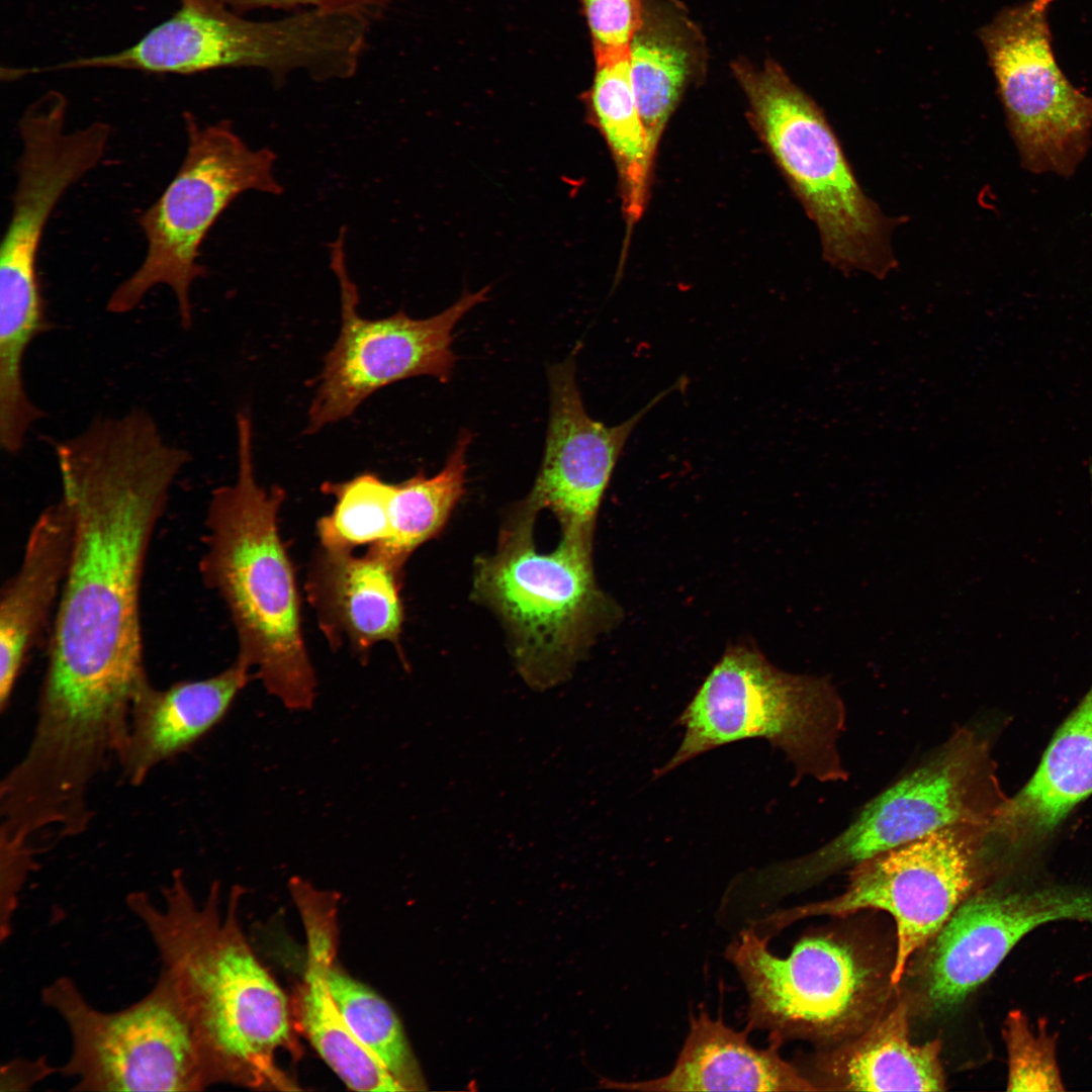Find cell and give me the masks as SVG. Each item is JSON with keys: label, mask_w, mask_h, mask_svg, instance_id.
<instances>
[{"label": "cell", "mask_w": 1092, "mask_h": 1092, "mask_svg": "<svg viewBox=\"0 0 1092 1092\" xmlns=\"http://www.w3.org/2000/svg\"><path fill=\"white\" fill-rule=\"evenodd\" d=\"M56 457L72 545L40 685L131 700L151 684L140 611L147 554L190 455L133 408L93 420Z\"/></svg>", "instance_id": "6da1fadb"}, {"label": "cell", "mask_w": 1092, "mask_h": 1092, "mask_svg": "<svg viewBox=\"0 0 1092 1092\" xmlns=\"http://www.w3.org/2000/svg\"><path fill=\"white\" fill-rule=\"evenodd\" d=\"M242 894L234 886L223 904L214 882L199 902L177 869L161 889V904L145 891L130 892L125 902L186 1013L209 1085L298 1090L278 1062L282 1054H301L291 1000L248 941Z\"/></svg>", "instance_id": "7a4b0ae2"}, {"label": "cell", "mask_w": 1092, "mask_h": 1092, "mask_svg": "<svg viewBox=\"0 0 1092 1092\" xmlns=\"http://www.w3.org/2000/svg\"><path fill=\"white\" fill-rule=\"evenodd\" d=\"M238 475L211 493L205 519L203 582L225 604L239 642L237 658L255 668L287 709L305 711L316 676L302 634L301 606L278 514L285 492L258 484L250 417L237 418Z\"/></svg>", "instance_id": "3957f363"}, {"label": "cell", "mask_w": 1092, "mask_h": 1092, "mask_svg": "<svg viewBox=\"0 0 1092 1092\" xmlns=\"http://www.w3.org/2000/svg\"><path fill=\"white\" fill-rule=\"evenodd\" d=\"M731 69L754 129L817 228L824 260L845 274L889 275L894 221L863 191L821 108L772 60L738 59Z\"/></svg>", "instance_id": "277c9868"}, {"label": "cell", "mask_w": 1092, "mask_h": 1092, "mask_svg": "<svg viewBox=\"0 0 1092 1092\" xmlns=\"http://www.w3.org/2000/svg\"><path fill=\"white\" fill-rule=\"evenodd\" d=\"M538 513L526 499L512 508L494 553L477 561L473 595L499 617L520 673L546 688L571 672L608 621L609 604L594 577L593 535L562 533L554 551L539 553Z\"/></svg>", "instance_id": "5b68a950"}, {"label": "cell", "mask_w": 1092, "mask_h": 1092, "mask_svg": "<svg viewBox=\"0 0 1092 1092\" xmlns=\"http://www.w3.org/2000/svg\"><path fill=\"white\" fill-rule=\"evenodd\" d=\"M682 740L657 776L716 747L762 738L781 749L797 776L847 779L839 751L843 702L829 680L785 672L758 651L731 647L677 718Z\"/></svg>", "instance_id": "8992f818"}, {"label": "cell", "mask_w": 1092, "mask_h": 1092, "mask_svg": "<svg viewBox=\"0 0 1092 1092\" xmlns=\"http://www.w3.org/2000/svg\"><path fill=\"white\" fill-rule=\"evenodd\" d=\"M365 38V19L309 9L272 21L238 16L213 0H181L180 8L134 44L81 58L46 71L111 68L159 74H194L255 67L283 74L307 70L321 77L354 73Z\"/></svg>", "instance_id": "52a82bcc"}, {"label": "cell", "mask_w": 1092, "mask_h": 1092, "mask_svg": "<svg viewBox=\"0 0 1092 1092\" xmlns=\"http://www.w3.org/2000/svg\"><path fill=\"white\" fill-rule=\"evenodd\" d=\"M1006 799L989 742L963 727L913 769L870 800L813 852L758 873L763 890L791 891L944 827L993 824Z\"/></svg>", "instance_id": "ba28073f"}, {"label": "cell", "mask_w": 1092, "mask_h": 1092, "mask_svg": "<svg viewBox=\"0 0 1092 1092\" xmlns=\"http://www.w3.org/2000/svg\"><path fill=\"white\" fill-rule=\"evenodd\" d=\"M186 152L175 176L159 198L138 219L146 255L111 292L106 309L115 314L133 310L155 287L173 292L181 326L192 325L190 291L205 274L198 262L208 232L239 195L254 190L280 194L274 173L275 154L252 149L226 120L201 124L184 114Z\"/></svg>", "instance_id": "9c48e42d"}, {"label": "cell", "mask_w": 1092, "mask_h": 1092, "mask_svg": "<svg viewBox=\"0 0 1092 1092\" xmlns=\"http://www.w3.org/2000/svg\"><path fill=\"white\" fill-rule=\"evenodd\" d=\"M42 1004L69 1031L71 1050L58 1069L74 1091L197 1092L210 1087L200 1049L171 983L163 975L131 1005L93 1006L76 982L59 977Z\"/></svg>", "instance_id": "30bf717a"}, {"label": "cell", "mask_w": 1092, "mask_h": 1092, "mask_svg": "<svg viewBox=\"0 0 1092 1092\" xmlns=\"http://www.w3.org/2000/svg\"><path fill=\"white\" fill-rule=\"evenodd\" d=\"M992 827L948 826L877 854L852 868L840 895L775 913L761 925L768 932L805 917L886 911L896 924L890 982L897 985L911 957L928 943L967 897L983 887L995 842Z\"/></svg>", "instance_id": "8fae6325"}, {"label": "cell", "mask_w": 1092, "mask_h": 1092, "mask_svg": "<svg viewBox=\"0 0 1092 1092\" xmlns=\"http://www.w3.org/2000/svg\"><path fill=\"white\" fill-rule=\"evenodd\" d=\"M68 103L48 91L21 114V144L10 219L0 249V340L24 348L46 320L37 259L49 218L65 193L102 161L112 128L104 121L67 128Z\"/></svg>", "instance_id": "7c38bea8"}, {"label": "cell", "mask_w": 1092, "mask_h": 1092, "mask_svg": "<svg viewBox=\"0 0 1092 1092\" xmlns=\"http://www.w3.org/2000/svg\"><path fill=\"white\" fill-rule=\"evenodd\" d=\"M767 941L751 927L726 951L747 992L749 1030L768 1031L776 1044L826 1036L856 1027L878 1006L881 972L851 943L808 935L780 958Z\"/></svg>", "instance_id": "4fadbf2b"}, {"label": "cell", "mask_w": 1092, "mask_h": 1092, "mask_svg": "<svg viewBox=\"0 0 1092 1092\" xmlns=\"http://www.w3.org/2000/svg\"><path fill=\"white\" fill-rule=\"evenodd\" d=\"M1055 0L1002 9L979 31L1022 167L1069 178L1086 157L1092 96L1059 67L1048 12Z\"/></svg>", "instance_id": "5bb4252c"}, {"label": "cell", "mask_w": 1092, "mask_h": 1092, "mask_svg": "<svg viewBox=\"0 0 1092 1092\" xmlns=\"http://www.w3.org/2000/svg\"><path fill=\"white\" fill-rule=\"evenodd\" d=\"M344 242L345 229H341L330 250L331 268L340 286L341 329L325 357L308 410L307 433L351 416L369 395L393 382L423 375L447 382L456 362L453 330L489 292V286L465 292L442 312L423 320L403 311L379 320L362 317Z\"/></svg>", "instance_id": "9a60e30c"}, {"label": "cell", "mask_w": 1092, "mask_h": 1092, "mask_svg": "<svg viewBox=\"0 0 1092 1092\" xmlns=\"http://www.w3.org/2000/svg\"><path fill=\"white\" fill-rule=\"evenodd\" d=\"M1059 920L1092 922V891L1060 885L975 891L923 947L919 980L925 1005L936 1012L953 1008L1022 937Z\"/></svg>", "instance_id": "2e32d148"}, {"label": "cell", "mask_w": 1092, "mask_h": 1092, "mask_svg": "<svg viewBox=\"0 0 1092 1092\" xmlns=\"http://www.w3.org/2000/svg\"><path fill=\"white\" fill-rule=\"evenodd\" d=\"M550 417L541 467L526 500L550 510L562 532L593 534L602 497L623 448L640 421L679 380L653 397L625 422L607 426L592 419L583 405L572 357L551 366Z\"/></svg>", "instance_id": "e0dca14e"}, {"label": "cell", "mask_w": 1092, "mask_h": 1092, "mask_svg": "<svg viewBox=\"0 0 1092 1092\" xmlns=\"http://www.w3.org/2000/svg\"><path fill=\"white\" fill-rule=\"evenodd\" d=\"M289 891L306 941L304 973L291 999L298 1032L349 1089L404 1091L350 1031L328 988L327 968L339 946L338 893L299 877L290 880Z\"/></svg>", "instance_id": "ac0fdd59"}, {"label": "cell", "mask_w": 1092, "mask_h": 1092, "mask_svg": "<svg viewBox=\"0 0 1092 1092\" xmlns=\"http://www.w3.org/2000/svg\"><path fill=\"white\" fill-rule=\"evenodd\" d=\"M402 571L376 553L322 547L306 592L333 647L348 644L360 657L379 642L397 643L403 621Z\"/></svg>", "instance_id": "d6986e66"}, {"label": "cell", "mask_w": 1092, "mask_h": 1092, "mask_svg": "<svg viewBox=\"0 0 1092 1092\" xmlns=\"http://www.w3.org/2000/svg\"><path fill=\"white\" fill-rule=\"evenodd\" d=\"M240 659L201 679L166 689L152 684L135 700L116 762L132 786H140L164 761L193 746L225 716L252 675Z\"/></svg>", "instance_id": "ffe728a7"}, {"label": "cell", "mask_w": 1092, "mask_h": 1092, "mask_svg": "<svg viewBox=\"0 0 1092 1092\" xmlns=\"http://www.w3.org/2000/svg\"><path fill=\"white\" fill-rule=\"evenodd\" d=\"M72 518L60 498L41 511L16 572L0 596V708L10 704L26 657L57 609L67 575Z\"/></svg>", "instance_id": "44dd1931"}, {"label": "cell", "mask_w": 1092, "mask_h": 1092, "mask_svg": "<svg viewBox=\"0 0 1092 1092\" xmlns=\"http://www.w3.org/2000/svg\"><path fill=\"white\" fill-rule=\"evenodd\" d=\"M779 1044L756 1049L747 1032L736 1031L721 1018L701 1011L690 1030L673 1069L665 1076L608 1086L638 1091H815L817 1088L786 1062Z\"/></svg>", "instance_id": "7402d4cb"}, {"label": "cell", "mask_w": 1092, "mask_h": 1092, "mask_svg": "<svg viewBox=\"0 0 1092 1092\" xmlns=\"http://www.w3.org/2000/svg\"><path fill=\"white\" fill-rule=\"evenodd\" d=\"M642 20L629 63L649 158L686 89L706 71L707 47L698 25L674 0H642Z\"/></svg>", "instance_id": "603a6c76"}, {"label": "cell", "mask_w": 1092, "mask_h": 1092, "mask_svg": "<svg viewBox=\"0 0 1092 1092\" xmlns=\"http://www.w3.org/2000/svg\"><path fill=\"white\" fill-rule=\"evenodd\" d=\"M1092 794V690L1062 724L1036 771L1005 800L994 831L1013 845L1042 838Z\"/></svg>", "instance_id": "cb8c5ba5"}, {"label": "cell", "mask_w": 1092, "mask_h": 1092, "mask_svg": "<svg viewBox=\"0 0 1092 1092\" xmlns=\"http://www.w3.org/2000/svg\"><path fill=\"white\" fill-rule=\"evenodd\" d=\"M909 1009L897 1003L863 1034L846 1045L826 1065L841 1090L943 1091L945 1077L938 1039L913 1044L909 1037Z\"/></svg>", "instance_id": "d4e9b609"}, {"label": "cell", "mask_w": 1092, "mask_h": 1092, "mask_svg": "<svg viewBox=\"0 0 1092 1092\" xmlns=\"http://www.w3.org/2000/svg\"><path fill=\"white\" fill-rule=\"evenodd\" d=\"M595 62L593 82L584 100L614 158L623 213L632 226L641 218L648 201L653 162L648 155L633 89L629 51Z\"/></svg>", "instance_id": "484cf974"}, {"label": "cell", "mask_w": 1092, "mask_h": 1092, "mask_svg": "<svg viewBox=\"0 0 1092 1092\" xmlns=\"http://www.w3.org/2000/svg\"><path fill=\"white\" fill-rule=\"evenodd\" d=\"M461 431L442 470L427 477L423 471L401 483H393L390 498L391 536L369 551L401 570L411 554L444 527L464 492L466 451L471 441Z\"/></svg>", "instance_id": "4316f807"}, {"label": "cell", "mask_w": 1092, "mask_h": 1092, "mask_svg": "<svg viewBox=\"0 0 1092 1092\" xmlns=\"http://www.w3.org/2000/svg\"><path fill=\"white\" fill-rule=\"evenodd\" d=\"M331 996L356 1039L404 1091L425 1089V1081L403 1026L390 1004L353 978L335 957L327 968Z\"/></svg>", "instance_id": "83f0119b"}, {"label": "cell", "mask_w": 1092, "mask_h": 1092, "mask_svg": "<svg viewBox=\"0 0 1092 1092\" xmlns=\"http://www.w3.org/2000/svg\"><path fill=\"white\" fill-rule=\"evenodd\" d=\"M393 483L366 472L343 482L325 483L323 490L336 497L331 514L316 526L321 546L353 551L385 544L391 536L390 498Z\"/></svg>", "instance_id": "f1b7e54d"}, {"label": "cell", "mask_w": 1092, "mask_h": 1092, "mask_svg": "<svg viewBox=\"0 0 1092 1092\" xmlns=\"http://www.w3.org/2000/svg\"><path fill=\"white\" fill-rule=\"evenodd\" d=\"M1008 1057V1091H1064L1056 1057L1055 1038L1044 1026L1037 1031L1020 1010L1011 1011L1004 1022Z\"/></svg>", "instance_id": "f546056e"}, {"label": "cell", "mask_w": 1092, "mask_h": 1092, "mask_svg": "<svg viewBox=\"0 0 1092 1092\" xmlns=\"http://www.w3.org/2000/svg\"><path fill=\"white\" fill-rule=\"evenodd\" d=\"M585 19L595 59L629 51L642 20V0H576Z\"/></svg>", "instance_id": "4dcf8cb0"}, {"label": "cell", "mask_w": 1092, "mask_h": 1092, "mask_svg": "<svg viewBox=\"0 0 1092 1092\" xmlns=\"http://www.w3.org/2000/svg\"><path fill=\"white\" fill-rule=\"evenodd\" d=\"M0 938L3 941L10 935L19 894L36 862L32 844H12L0 841Z\"/></svg>", "instance_id": "1f68e13d"}, {"label": "cell", "mask_w": 1092, "mask_h": 1092, "mask_svg": "<svg viewBox=\"0 0 1092 1092\" xmlns=\"http://www.w3.org/2000/svg\"><path fill=\"white\" fill-rule=\"evenodd\" d=\"M234 10L254 8L290 9L308 7L330 12L349 13L366 18L385 8L392 0H213Z\"/></svg>", "instance_id": "d6a6232c"}, {"label": "cell", "mask_w": 1092, "mask_h": 1092, "mask_svg": "<svg viewBox=\"0 0 1092 1092\" xmlns=\"http://www.w3.org/2000/svg\"><path fill=\"white\" fill-rule=\"evenodd\" d=\"M57 1071L44 1058L14 1059L2 1067L1 1090H29Z\"/></svg>", "instance_id": "836d02e7"}]
</instances>
